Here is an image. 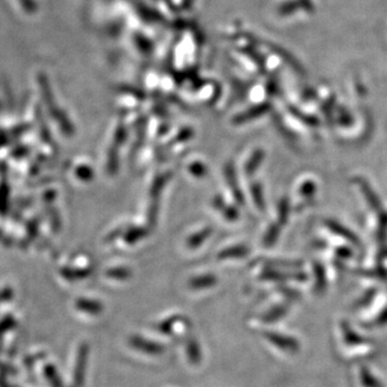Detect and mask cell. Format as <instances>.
<instances>
[{"label": "cell", "mask_w": 387, "mask_h": 387, "mask_svg": "<svg viewBox=\"0 0 387 387\" xmlns=\"http://www.w3.org/2000/svg\"><path fill=\"white\" fill-rule=\"evenodd\" d=\"M269 339H270L271 343H276L280 349H284V351L295 352L299 349V345L294 338L286 337V336L279 335V334H272V335H269Z\"/></svg>", "instance_id": "obj_2"}, {"label": "cell", "mask_w": 387, "mask_h": 387, "mask_svg": "<svg viewBox=\"0 0 387 387\" xmlns=\"http://www.w3.org/2000/svg\"><path fill=\"white\" fill-rule=\"evenodd\" d=\"M298 192H299L300 196L306 197V199H311L312 196L316 192V184L312 180L306 181L304 183L300 184Z\"/></svg>", "instance_id": "obj_4"}, {"label": "cell", "mask_w": 387, "mask_h": 387, "mask_svg": "<svg viewBox=\"0 0 387 387\" xmlns=\"http://www.w3.org/2000/svg\"><path fill=\"white\" fill-rule=\"evenodd\" d=\"M215 279L213 277H201V278L195 279L192 281V286L196 288H208V286H213Z\"/></svg>", "instance_id": "obj_6"}, {"label": "cell", "mask_w": 387, "mask_h": 387, "mask_svg": "<svg viewBox=\"0 0 387 387\" xmlns=\"http://www.w3.org/2000/svg\"><path fill=\"white\" fill-rule=\"evenodd\" d=\"M247 253V249L245 247H235L233 249H226L220 254V258H231V257H242Z\"/></svg>", "instance_id": "obj_5"}, {"label": "cell", "mask_w": 387, "mask_h": 387, "mask_svg": "<svg viewBox=\"0 0 387 387\" xmlns=\"http://www.w3.org/2000/svg\"><path fill=\"white\" fill-rule=\"evenodd\" d=\"M387 322V309H385L384 311L382 312V313L380 314V315H378V318H377V322H375V323H377V325H379V324H384L386 323Z\"/></svg>", "instance_id": "obj_11"}, {"label": "cell", "mask_w": 387, "mask_h": 387, "mask_svg": "<svg viewBox=\"0 0 387 387\" xmlns=\"http://www.w3.org/2000/svg\"><path fill=\"white\" fill-rule=\"evenodd\" d=\"M252 195L254 198L255 204H256L257 208L259 209H263L264 208V199H263V192H261V188L259 186H254L252 188Z\"/></svg>", "instance_id": "obj_8"}, {"label": "cell", "mask_w": 387, "mask_h": 387, "mask_svg": "<svg viewBox=\"0 0 387 387\" xmlns=\"http://www.w3.org/2000/svg\"><path fill=\"white\" fill-rule=\"evenodd\" d=\"M279 233H280V229H279L277 226H272V227L269 229L268 233H266V237H265V245H271L276 242L277 239H278Z\"/></svg>", "instance_id": "obj_7"}, {"label": "cell", "mask_w": 387, "mask_h": 387, "mask_svg": "<svg viewBox=\"0 0 387 387\" xmlns=\"http://www.w3.org/2000/svg\"><path fill=\"white\" fill-rule=\"evenodd\" d=\"M326 227L333 231L335 235L339 236V237L345 238V240L349 241V242L353 243V245H359V240L357 236L352 233L351 231L345 227V226L341 225V224L338 223V222L331 221V220H328L325 222Z\"/></svg>", "instance_id": "obj_1"}, {"label": "cell", "mask_w": 387, "mask_h": 387, "mask_svg": "<svg viewBox=\"0 0 387 387\" xmlns=\"http://www.w3.org/2000/svg\"><path fill=\"white\" fill-rule=\"evenodd\" d=\"M263 158H264V152L261 150L256 151V152L253 154L252 158L249 159V163H247V168H245V172H247V174H254V172L255 170H256L257 167L261 165Z\"/></svg>", "instance_id": "obj_3"}, {"label": "cell", "mask_w": 387, "mask_h": 387, "mask_svg": "<svg viewBox=\"0 0 387 387\" xmlns=\"http://www.w3.org/2000/svg\"><path fill=\"white\" fill-rule=\"evenodd\" d=\"M80 306L83 308V309H86L85 311L92 312V313H97V311L100 310L99 304H94V302H90V300H86V302H82L80 304Z\"/></svg>", "instance_id": "obj_9"}, {"label": "cell", "mask_w": 387, "mask_h": 387, "mask_svg": "<svg viewBox=\"0 0 387 387\" xmlns=\"http://www.w3.org/2000/svg\"><path fill=\"white\" fill-rule=\"evenodd\" d=\"M209 235L210 231H202L201 233H199V235L195 236V237L192 238V239H190V247H197V245H199L200 243L202 242L204 238L208 237Z\"/></svg>", "instance_id": "obj_10"}]
</instances>
